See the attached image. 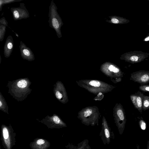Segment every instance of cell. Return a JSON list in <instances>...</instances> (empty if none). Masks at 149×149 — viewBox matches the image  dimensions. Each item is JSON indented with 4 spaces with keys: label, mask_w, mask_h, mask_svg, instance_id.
Wrapping results in <instances>:
<instances>
[{
    "label": "cell",
    "mask_w": 149,
    "mask_h": 149,
    "mask_svg": "<svg viewBox=\"0 0 149 149\" xmlns=\"http://www.w3.org/2000/svg\"><path fill=\"white\" fill-rule=\"evenodd\" d=\"M31 82L28 78H21L8 81L7 86L8 93L17 101H22L26 99L31 92L30 88Z\"/></svg>",
    "instance_id": "cell-1"
},
{
    "label": "cell",
    "mask_w": 149,
    "mask_h": 149,
    "mask_svg": "<svg viewBox=\"0 0 149 149\" xmlns=\"http://www.w3.org/2000/svg\"><path fill=\"white\" fill-rule=\"evenodd\" d=\"M58 8L53 0H52L49 7L48 22L49 26L55 31L58 38L62 37L61 28L63 25L62 19L57 11Z\"/></svg>",
    "instance_id": "cell-2"
},
{
    "label": "cell",
    "mask_w": 149,
    "mask_h": 149,
    "mask_svg": "<svg viewBox=\"0 0 149 149\" xmlns=\"http://www.w3.org/2000/svg\"><path fill=\"white\" fill-rule=\"evenodd\" d=\"M1 140L4 148L12 149L15 144L16 133L10 124L8 126L1 125Z\"/></svg>",
    "instance_id": "cell-3"
},
{
    "label": "cell",
    "mask_w": 149,
    "mask_h": 149,
    "mask_svg": "<svg viewBox=\"0 0 149 149\" xmlns=\"http://www.w3.org/2000/svg\"><path fill=\"white\" fill-rule=\"evenodd\" d=\"M37 120L49 129H60L67 127L66 124L60 117L55 113L51 116L47 115L41 120L38 119Z\"/></svg>",
    "instance_id": "cell-4"
},
{
    "label": "cell",
    "mask_w": 149,
    "mask_h": 149,
    "mask_svg": "<svg viewBox=\"0 0 149 149\" xmlns=\"http://www.w3.org/2000/svg\"><path fill=\"white\" fill-rule=\"evenodd\" d=\"M92 110L89 108H85L78 113L77 118L84 125L89 126H94L96 124L98 125L97 120L92 117Z\"/></svg>",
    "instance_id": "cell-5"
},
{
    "label": "cell",
    "mask_w": 149,
    "mask_h": 149,
    "mask_svg": "<svg viewBox=\"0 0 149 149\" xmlns=\"http://www.w3.org/2000/svg\"><path fill=\"white\" fill-rule=\"evenodd\" d=\"M53 92L55 97L61 103L65 104L68 102L66 89L61 81H58L54 84Z\"/></svg>",
    "instance_id": "cell-6"
},
{
    "label": "cell",
    "mask_w": 149,
    "mask_h": 149,
    "mask_svg": "<svg viewBox=\"0 0 149 149\" xmlns=\"http://www.w3.org/2000/svg\"><path fill=\"white\" fill-rule=\"evenodd\" d=\"M99 136L104 145L109 144L111 139L113 140L115 138L113 131L108 125L105 119L102 121V129L99 134Z\"/></svg>",
    "instance_id": "cell-7"
},
{
    "label": "cell",
    "mask_w": 149,
    "mask_h": 149,
    "mask_svg": "<svg viewBox=\"0 0 149 149\" xmlns=\"http://www.w3.org/2000/svg\"><path fill=\"white\" fill-rule=\"evenodd\" d=\"M10 10L15 20L26 19L30 16L29 13L24 3H20L19 7L11 8Z\"/></svg>",
    "instance_id": "cell-8"
},
{
    "label": "cell",
    "mask_w": 149,
    "mask_h": 149,
    "mask_svg": "<svg viewBox=\"0 0 149 149\" xmlns=\"http://www.w3.org/2000/svg\"><path fill=\"white\" fill-rule=\"evenodd\" d=\"M19 48L21 56L24 59L29 61L35 60L34 55L32 51L22 41H20Z\"/></svg>",
    "instance_id": "cell-9"
},
{
    "label": "cell",
    "mask_w": 149,
    "mask_h": 149,
    "mask_svg": "<svg viewBox=\"0 0 149 149\" xmlns=\"http://www.w3.org/2000/svg\"><path fill=\"white\" fill-rule=\"evenodd\" d=\"M50 142L47 140L41 138L34 139L29 144L31 149H47L50 146Z\"/></svg>",
    "instance_id": "cell-10"
},
{
    "label": "cell",
    "mask_w": 149,
    "mask_h": 149,
    "mask_svg": "<svg viewBox=\"0 0 149 149\" xmlns=\"http://www.w3.org/2000/svg\"><path fill=\"white\" fill-rule=\"evenodd\" d=\"M14 48V42L13 38L11 36L7 38L3 48V54L6 58L9 57L13 52Z\"/></svg>",
    "instance_id": "cell-11"
},
{
    "label": "cell",
    "mask_w": 149,
    "mask_h": 149,
    "mask_svg": "<svg viewBox=\"0 0 149 149\" xmlns=\"http://www.w3.org/2000/svg\"><path fill=\"white\" fill-rule=\"evenodd\" d=\"M0 110L9 114L8 107L7 103L0 91Z\"/></svg>",
    "instance_id": "cell-12"
},
{
    "label": "cell",
    "mask_w": 149,
    "mask_h": 149,
    "mask_svg": "<svg viewBox=\"0 0 149 149\" xmlns=\"http://www.w3.org/2000/svg\"><path fill=\"white\" fill-rule=\"evenodd\" d=\"M77 149H91L89 144V141L85 139L77 144Z\"/></svg>",
    "instance_id": "cell-13"
},
{
    "label": "cell",
    "mask_w": 149,
    "mask_h": 149,
    "mask_svg": "<svg viewBox=\"0 0 149 149\" xmlns=\"http://www.w3.org/2000/svg\"><path fill=\"white\" fill-rule=\"evenodd\" d=\"M6 26L0 23V42L3 40L6 32Z\"/></svg>",
    "instance_id": "cell-14"
},
{
    "label": "cell",
    "mask_w": 149,
    "mask_h": 149,
    "mask_svg": "<svg viewBox=\"0 0 149 149\" xmlns=\"http://www.w3.org/2000/svg\"><path fill=\"white\" fill-rule=\"evenodd\" d=\"M88 84L91 86L95 87H98L100 85V82L97 80H93L90 81Z\"/></svg>",
    "instance_id": "cell-15"
},
{
    "label": "cell",
    "mask_w": 149,
    "mask_h": 149,
    "mask_svg": "<svg viewBox=\"0 0 149 149\" xmlns=\"http://www.w3.org/2000/svg\"><path fill=\"white\" fill-rule=\"evenodd\" d=\"M109 69L111 71H112L115 73L118 72L119 71V70L118 68L112 65L109 66Z\"/></svg>",
    "instance_id": "cell-16"
},
{
    "label": "cell",
    "mask_w": 149,
    "mask_h": 149,
    "mask_svg": "<svg viewBox=\"0 0 149 149\" xmlns=\"http://www.w3.org/2000/svg\"><path fill=\"white\" fill-rule=\"evenodd\" d=\"M140 127L141 130H145L146 128V123L145 122L141 120L140 123Z\"/></svg>",
    "instance_id": "cell-17"
},
{
    "label": "cell",
    "mask_w": 149,
    "mask_h": 149,
    "mask_svg": "<svg viewBox=\"0 0 149 149\" xmlns=\"http://www.w3.org/2000/svg\"><path fill=\"white\" fill-rule=\"evenodd\" d=\"M149 76L146 74L143 75L141 78V81L143 82H146L149 80Z\"/></svg>",
    "instance_id": "cell-18"
},
{
    "label": "cell",
    "mask_w": 149,
    "mask_h": 149,
    "mask_svg": "<svg viewBox=\"0 0 149 149\" xmlns=\"http://www.w3.org/2000/svg\"><path fill=\"white\" fill-rule=\"evenodd\" d=\"M137 105L139 107H141L142 106L141 99L140 97H137Z\"/></svg>",
    "instance_id": "cell-19"
},
{
    "label": "cell",
    "mask_w": 149,
    "mask_h": 149,
    "mask_svg": "<svg viewBox=\"0 0 149 149\" xmlns=\"http://www.w3.org/2000/svg\"><path fill=\"white\" fill-rule=\"evenodd\" d=\"M130 59L132 61H136L138 59V57L136 56H134L131 57Z\"/></svg>",
    "instance_id": "cell-20"
},
{
    "label": "cell",
    "mask_w": 149,
    "mask_h": 149,
    "mask_svg": "<svg viewBox=\"0 0 149 149\" xmlns=\"http://www.w3.org/2000/svg\"><path fill=\"white\" fill-rule=\"evenodd\" d=\"M112 22L114 24H117L119 22V20L116 18H112L111 19Z\"/></svg>",
    "instance_id": "cell-21"
},
{
    "label": "cell",
    "mask_w": 149,
    "mask_h": 149,
    "mask_svg": "<svg viewBox=\"0 0 149 149\" xmlns=\"http://www.w3.org/2000/svg\"><path fill=\"white\" fill-rule=\"evenodd\" d=\"M149 101L148 100H145L144 101V105L146 107H148L149 106Z\"/></svg>",
    "instance_id": "cell-22"
},
{
    "label": "cell",
    "mask_w": 149,
    "mask_h": 149,
    "mask_svg": "<svg viewBox=\"0 0 149 149\" xmlns=\"http://www.w3.org/2000/svg\"><path fill=\"white\" fill-rule=\"evenodd\" d=\"M3 4H4L3 0H0V7H1V6Z\"/></svg>",
    "instance_id": "cell-23"
},
{
    "label": "cell",
    "mask_w": 149,
    "mask_h": 149,
    "mask_svg": "<svg viewBox=\"0 0 149 149\" xmlns=\"http://www.w3.org/2000/svg\"><path fill=\"white\" fill-rule=\"evenodd\" d=\"M147 149H149V140L148 141L147 144Z\"/></svg>",
    "instance_id": "cell-24"
},
{
    "label": "cell",
    "mask_w": 149,
    "mask_h": 149,
    "mask_svg": "<svg viewBox=\"0 0 149 149\" xmlns=\"http://www.w3.org/2000/svg\"><path fill=\"white\" fill-rule=\"evenodd\" d=\"M136 149H140L139 146L137 144L136 145Z\"/></svg>",
    "instance_id": "cell-25"
},
{
    "label": "cell",
    "mask_w": 149,
    "mask_h": 149,
    "mask_svg": "<svg viewBox=\"0 0 149 149\" xmlns=\"http://www.w3.org/2000/svg\"><path fill=\"white\" fill-rule=\"evenodd\" d=\"M149 40V37H148L146 38L145 39V41H148Z\"/></svg>",
    "instance_id": "cell-26"
},
{
    "label": "cell",
    "mask_w": 149,
    "mask_h": 149,
    "mask_svg": "<svg viewBox=\"0 0 149 149\" xmlns=\"http://www.w3.org/2000/svg\"><path fill=\"white\" fill-rule=\"evenodd\" d=\"M146 91H149V87H146Z\"/></svg>",
    "instance_id": "cell-27"
},
{
    "label": "cell",
    "mask_w": 149,
    "mask_h": 149,
    "mask_svg": "<svg viewBox=\"0 0 149 149\" xmlns=\"http://www.w3.org/2000/svg\"><path fill=\"white\" fill-rule=\"evenodd\" d=\"M1 58L0 54V64L1 63Z\"/></svg>",
    "instance_id": "cell-28"
},
{
    "label": "cell",
    "mask_w": 149,
    "mask_h": 149,
    "mask_svg": "<svg viewBox=\"0 0 149 149\" xmlns=\"http://www.w3.org/2000/svg\"><path fill=\"white\" fill-rule=\"evenodd\" d=\"M65 149H69V148H66Z\"/></svg>",
    "instance_id": "cell-29"
},
{
    "label": "cell",
    "mask_w": 149,
    "mask_h": 149,
    "mask_svg": "<svg viewBox=\"0 0 149 149\" xmlns=\"http://www.w3.org/2000/svg\"><path fill=\"white\" fill-rule=\"evenodd\" d=\"M0 149H1V146H0Z\"/></svg>",
    "instance_id": "cell-30"
},
{
    "label": "cell",
    "mask_w": 149,
    "mask_h": 149,
    "mask_svg": "<svg viewBox=\"0 0 149 149\" xmlns=\"http://www.w3.org/2000/svg\"><path fill=\"white\" fill-rule=\"evenodd\" d=\"M0 146H1L0 144Z\"/></svg>",
    "instance_id": "cell-31"
}]
</instances>
